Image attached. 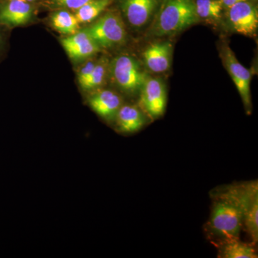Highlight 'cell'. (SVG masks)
Here are the masks:
<instances>
[{
  "mask_svg": "<svg viewBox=\"0 0 258 258\" xmlns=\"http://www.w3.org/2000/svg\"><path fill=\"white\" fill-rule=\"evenodd\" d=\"M107 71V64L105 61L96 62L91 75L87 79L80 84L81 87L86 91L95 89L101 86L104 81Z\"/></svg>",
  "mask_w": 258,
  "mask_h": 258,
  "instance_id": "cell-18",
  "label": "cell"
},
{
  "mask_svg": "<svg viewBox=\"0 0 258 258\" xmlns=\"http://www.w3.org/2000/svg\"><path fill=\"white\" fill-rule=\"evenodd\" d=\"M96 62L93 61H88L84 66L80 70L79 74H78V81L79 84L84 82L88 79V76L91 75Z\"/></svg>",
  "mask_w": 258,
  "mask_h": 258,
  "instance_id": "cell-20",
  "label": "cell"
},
{
  "mask_svg": "<svg viewBox=\"0 0 258 258\" xmlns=\"http://www.w3.org/2000/svg\"><path fill=\"white\" fill-rule=\"evenodd\" d=\"M195 9L198 18L209 20H217L221 17V0H196Z\"/></svg>",
  "mask_w": 258,
  "mask_h": 258,
  "instance_id": "cell-17",
  "label": "cell"
},
{
  "mask_svg": "<svg viewBox=\"0 0 258 258\" xmlns=\"http://www.w3.org/2000/svg\"><path fill=\"white\" fill-rule=\"evenodd\" d=\"M92 0H55L56 3L69 9L77 10Z\"/></svg>",
  "mask_w": 258,
  "mask_h": 258,
  "instance_id": "cell-19",
  "label": "cell"
},
{
  "mask_svg": "<svg viewBox=\"0 0 258 258\" xmlns=\"http://www.w3.org/2000/svg\"><path fill=\"white\" fill-rule=\"evenodd\" d=\"M221 1L223 6L226 7V8H230L232 5L241 3V2L246 1V0H221Z\"/></svg>",
  "mask_w": 258,
  "mask_h": 258,
  "instance_id": "cell-21",
  "label": "cell"
},
{
  "mask_svg": "<svg viewBox=\"0 0 258 258\" xmlns=\"http://www.w3.org/2000/svg\"><path fill=\"white\" fill-rule=\"evenodd\" d=\"M240 187V184L227 185L212 192L211 212L205 230L213 244L240 239L243 229Z\"/></svg>",
  "mask_w": 258,
  "mask_h": 258,
  "instance_id": "cell-1",
  "label": "cell"
},
{
  "mask_svg": "<svg viewBox=\"0 0 258 258\" xmlns=\"http://www.w3.org/2000/svg\"><path fill=\"white\" fill-rule=\"evenodd\" d=\"M140 107L149 118L157 119L164 115L167 101L164 83L159 79L147 78L140 91Z\"/></svg>",
  "mask_w": 258,
  "mask_h": 258,
  "instance_id": "cell-5",
  "label": "cell"
},
{
  "mask_svg": "<svg viewBox=\"0 0 258 258\" xmlns=\"http://www.w3.org/2000/svg\"><path fill=\"white\" fill-rule=\"evenodd\" d=\"M157 0H122V9L128 23L140 28L151 18Z\"/></svg>",
  "mask_w": 258,
  "mask_h": 258,
  "instance_id": "cell-12",
  "label": "cell"
},
{
  "mask_svg": "<svg viewBox=\"0 0 258 258\" xmlns=\"http://www.w3.org/2000/svg\"><path fill=\"white\" fill-rule=\"evenodd\" d=\"M113 0H92L76 10V18L79 23L93 21L103 11Z\"/></svg>",
  "mask_w": 258,
  "mask_h": 258,
  "instance_id": "cell-15",
  "label": "cell"
},
{
  "mask_svg": "<svg viewBox=\"0 0 258 258\" xmlns=\"http://www.w3.org/2000/svg\"><path fill=\"white\" fill-rule=\"evenodd\" d=\"M220 258H257L255 244L247 243L240 239L226 240L215 244Z\"/></svg>",
  "mask_w": 258,
  "mask_h": 258,
  "instance_id": "cell-14",
  "label": "cell"
},
{
  "mask_svg": "<svg viewBox=\"0 0 258 258\" xmlns=\"http://www.w3.org/2000/svg\"><path fill=\"white\" fill-rule=\"evenodd\" d=\"M172 45L170 42H157L144 50V60L148 69L153 73L161 74L170 68Z\"/></svg>",
  "mask_w": 258,
  "mask_h": 258,
  "instance_id": "cell-11",
  "label": "cell"
},
{
  "mask_svg": "<svg viewBox=\"0 0 258 258\" xmlns=\"http://www.w3.org/2000/svg\"><path fill=\"white\" fill-rule=\"evenodd\" d=\"M149 116L140 106L122 105L115 119L118 130L123 134H134L142 130L147 123Z\"/></svg>",
  "mask_w": 258,
  "mask_h": 258,
  "instance_id": "cell-9",
  "label": "cell"
},
{
  "mask_svg": "<svg viewBox=\"0 0 258 258\" xmlns=\"http://www.w3.org/2000/svg\"><path fill=\"white\" fill-rule=\"evenodd\" d=\"M229 9V20L236 32L244 35H251L257 31V10L253 5L241 2Z\"/></svg>",
  "mask_w": 258,
  "mask_h": 258,
  "instance_id": "cell-7",
  "label": "cell"
},
{
  "mask_svg": "<svg viewBox=\"0 0 258 258\" xmlns=\"http://www.w3.org/2000/svg\"><path fill=\"white\" fill-rule=\"evenodd\" d=\"M24 1L28 2V3H30V2L34 1V0H24Z\"/></svg>",
  "mask_w": 258,
  "mask_h": 258,
  "instance_id": "cell-22",
  "label": "cell"
},
{
  "mask_svg": "<svg viewBox=\"0 0 258 258\" xmlns=\"http://www.w3.org/2000/svg\"><path fill=\"white\" fill-rule=\"evenodd\" d=\"M111 71L112 78L117 86L129 93L140 91L147 79L138 61L130 55L115 57L112 62Z\"/></svg>",
  "mask_w": 258,
  "mask_h": 258,
  "instance_id": "cell-3",
  "label": "cell"
},
{
  "mask_svg": "<svg viewBox=\"0 0 258 258\" xmlns=\"http://www.w3.org/2000/svg\"><path fill=\"white\" fill-rule=\"evenodd\" d=\"M86 32L97 42L100 47H109L120 45L126 37L124 25L121 18L115 13L103 15L88 28Z\"/></svg>",
  "mask_w": 258,
  "mask_h": 258,
  "instance_id": "cell-4",
  "label": "cell"
},
{
  "mask_svg": "<svg viewBox=\"0 0 258 258\" xmlns=\"http://www.w3.org/2000/svg\"><path fill=\"white\" fill-rule=\"evenodd\" d=\"M222 58L229 74L240 93L246 112L250 114L252 111L251 101L250 82L251 73L236 58L235 54L230 47L226 45L222 50Z\"/></svg>",
  "mask_w": 258,
  "mask_h": 258,
  "instance_id": "cell-6",
  "label": "cell"
},
{
  "mask_svg": "<svg viewBox=\"0 0 258 258\" xmlns=\"http://www.w3.org/2000/svg\"><path fill=\"white\" fill-rule=\"evenodd\" d=\"M198 20L193 0H165L153 24L152 32L157 37L174 35Z\"/></svg>",
  "mask_w": 258,
  "mask_h": 258,
  "instance_id": "cell-2",
  "label": "cell"
},
{
  "mask_svg": "<svg viewBox=\"0 0 258 258\" xmlns=\"http://www.w3.org/2000/svg\"><path fill=\"white\" fill-rule=\"evenodd\" d=\"M32 8L24 0H10L0 10V24L7 26H20L30 21Z\"/></svg>",
  "mask_w": 258,
  "mask_h": 258,
  "instance_id": "cell-13",
  "label": "cell"
},
{
  "mask_svg": "<svg viewBox=\"0 0 258 258\" xmlns=\"http://www.w3.org/2000/svg\"><path fill=\"white\" fill-rule=\"evenodd\" d=\"M51 20L54 28L61 33L73 35L79 30L80 23L77 18L66 10H61L55 13Z\"/></svg>",
  "mask_w": 258,
  "mask_h": 258,
  "instance_id": "cell-16",
  "label": "cell"
},
{
  "mask_svg": "<svg viewBox=\"0 0 258 258\" xmlns=\"http://www.w3.org/2000/svg\"><path fill=\"white\" fill-rule=\"evenodd\" d=\"M61 43L69 57L74 60L87 58L100 50L99 45L86 30L64 37Z\"/></svg>",
  "mask_w": 258,
  "mask_h": 258,
  "instance_id": "cell-8",
  "label": "cell"
},
{
  "mask_svg": "<svg viewBox=\"0 0 258 258\" xmlns=\"http://www.w3.org/2000/svg\"><path fill=\"white\" fill-rule=\"evenodd\" d=\"M93 111L104 119H115L122 106V100L117 93L109 90L98 91L88 98Z\"/></svg>",
  "mask_w": 258,
  "mask_h": 258,
  "instance_id": "cell-10",
  "label": "cell"
}]
</instances>
